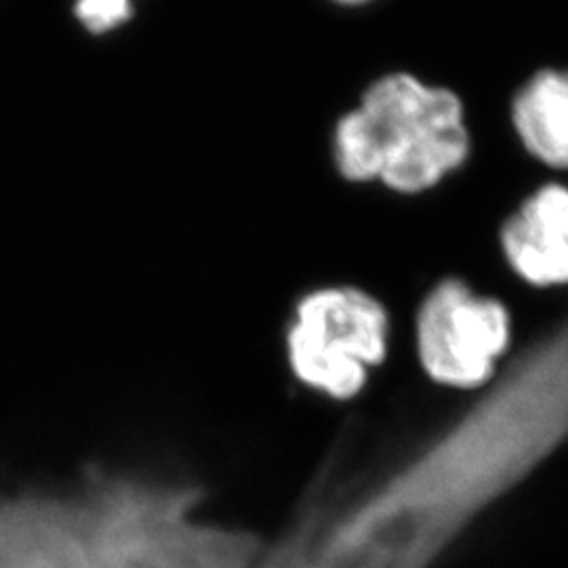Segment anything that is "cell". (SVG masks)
<instances>
[{
    "label": "cell",
    "instance_id": "1",
    "mask_svg": "<svg viewBox=\"0 0 568 568\" xmlns=\"http://www.w3.org/2000/svg\"><path fill=\"white\" fill-rule=\"evenodd\" d=\"M567 443L568 326H558L387 474L347 495L314 490L274 546L286 568H432Z\"/></svg>",
    "mask_w": 568,
    "mask_h": 568
},
{
    "label": "cell",
    "instance_id": "2",
    "mask_svg": "<svg viewBox=\"0 0 568 568\" xmlns=\"http://www.w3.org/2000/svg\"><path fill=\"white\" fill-rule=\"evenodd\" d=\"M203 490L91 467L61 493L0 497V568H251L264 541L199 518Z\"/></svg>",
    "mask_w": 568,
    "mask_h": 568
},
{
    "label": "cell",
    "instance_id": "3",
    "mask_svg": "<svg viewBox=\"0 0 568 568\" xmlns=\"http://www.w3.org/2000/svg\"><path fill=\"white\" fill-rule=\"evenodd\" d=\"M471 138L462 98L410 72L371 82L335 124L333 161L345 182L422 194L462 169Z\"/></svg>",
    "mask_w": 568,
    "mask_h": 568
},
{
    "label": "cell",
    "instance_id": "4",
    "mask_svg": "<svg viewBox=\"0 0 568 568\" xmlns=\"http://www.w3.org/2000/svg\"><path fill=\"white\" fill-rule=\"evenodd\" d=\"M389 316L356 286H323L304 295L286 331L293 375L331 398L347 400L387 354Z\"/></svg>",
    "mask_w": 568,
    "mask_h": 568
},
{
    "label": "cell",
    "instance_id": "5",
    "mask_svg": "<svg viewBox=\"0 0 568 568\" xmlns=\"http://www.w3.org/2000/svg\"><path fill=\"white\" fill-rule=\"evenodd\" d=\"M509 312L459 278L429 288L417 312V352L427 375L450 387L485 386L509 344Z\"/></svg>",
    "mask_w": 568,
    "mask_h": 568
},
{
    "label": "cell",
    "instance_id": "6",
    "mask_svg": "<svg viewBox=\"0 0 568 568\" xmlns=\"http://www.w3.org/2000/svg\"><path fill=\"white\" fill-rule=\"evenodd\" d=\"M499 243L525 283L539 288L568 284V185L537 187L504 222Z\"/></svg>",
    "mask_w": 568,
    "mask_h": 568
},
{
    "label": "cell",
    "instance_id": "7",
    "mask_svg": "<svg viewBox=\"0 0 568 568\" xmlns=\"http://www.w3.org/2000/svg\"><path fill=\"white\" fill-rule=\"evenodd\" d=\"M511 124L535 161L568 171L567 68H544L516 91Z\"/></svg>",
    "mask_w": 568,
    "mask_h": 568
},
{
    "label": "cell",
    "instance_id": "8",
    "mask_svg": "<svg viewBox=\"0 0 568 568\" xmlns=\"http://www.w3.org/2000/svg\"><path fill=\"white\" fill-rule=\"evenodd\" d=\"M138 0H77V20L91 34H108L133 18Z\"/></svg>",
    "mask_w": 568,
    "mask_h": 568
},
{
    "label": "cell",
    "instance_id": "9",
    "mask_svg": "<svg viewBox=\"0 0 568 568\" xmlns=\"http://www.w3.org/2000/svg\"><path fill=\"white\" fill-rule=\"evenodd\" d=\"M337 4H345V7H361V4H368V2H375V0H333Z\"/></svg>",
    "mask_w": 568,
    "mask_h": 568
}]
</instances>
